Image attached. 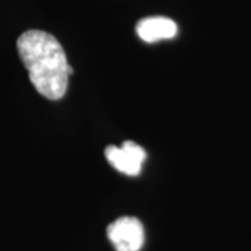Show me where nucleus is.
Here are the masks:
<instances>
[{
    "label": "nucleus",
    "instance_id": "obj_1",
    "mask_svg": "<svg viewBox=\"0 0 251 251\" xmlns=\"http://www.w3.org/2000/svg\"><path fill=\"white\" fill-rule=\"evenodd\" d=\"M17 49L35 90L52 100L63 98L73 69L59 41L45 31L31 29L18 38Z\"/></svg>",
    "mask_w": 251,
    "mask_h": 251
},
{
    "label": "nucleus",
    "instance_id": "obj_2",
    "mask_svg": "<svg viewBox=\"0 0 251 251\" xmlns=\"http://www.w3.org/2000/svg\"><path fill=\"white\" fill-rule=\"evenodd\" d=\"M108 237L116 251H140L144 244L143 224L134 216H122L109 225Z\"/></svg>",
    "mask_w": 251,
    "mask_h": 251
},
{
    "label": "nucleus",
    "instance_id": "obj_3",
    "mask_svg": "<svg viewBox=\"0 0 251 251\" xmlns=\"http://www.w3.org/2000/svg\"><path fill=\"white\" fill-rule=\"evenodd\" d=\"M105 156L109 163L120 173L127 176H137L141 172L147 153L138 144L126 141L122 147H108Z\"/></svg>",
    "mask_w": 251,
    "mask_h": 251
},
{
    "label": "nucleus",
    "instance_id": "obj_4",
    "mask_svg": "<svg viewBox=\"0 0 251 251\" xmlns=\"http://www.w3.org/2000/svg\"><path fill=\"white\" fill-rule=\"evenodd\" d=\"M137 35L143 39L144 42L153 44L163 39H172L177 34V25L176 23L168 17H147L138 21L137 27Z\"/></svg>",
    "mask_w": 251,
    "mask_h": 251
}]
</instances>
